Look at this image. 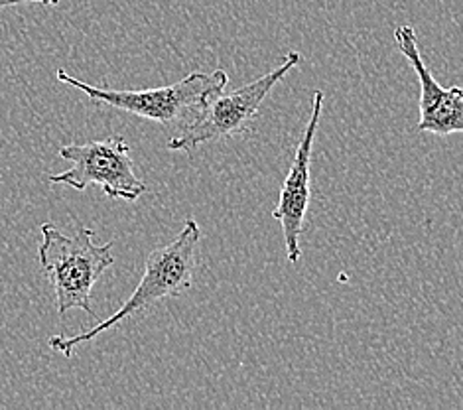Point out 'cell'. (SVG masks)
Masks as SVG:
<instances>
[{"label":"cell","mask_w":463,"mask_h":410,"mask_svg":"<svg viewBox=\"0 0 463 410\" xmlns=\"http://www.w3.org/2000/svg\"><path fill=\"white\" fill-rule=\"evenodd\" d=\"M20 5H43V6H58L60 0H0V8L20 6Z\"/></svg>","instance_id":"obj_8"},{"label":"cell","mask_w":463,"mask_h":410,"mask_svg":"<svg viewBox=\"0 0 463 410\" xmlns=\"http://www.w3.org/2000/svg\"><path fill=\"white\" fill-rule=\"evenodd\" d=\"M40 233L38 262L56 294L58 316L65 318L70 310H83L93 316V288L103 272L115 264V243L97 245L93 241L95 233L90 227H80L70 237L52 224H42Z\"/></svg>","instance_id":"obj_3"},{"label":"cell","mask_w":463,"mask_h":410,"mask_svg":"<svg viewBox=\"0 0 463 410\" xmlns=\"http://www.w3.org/2000/svg\"><path fill=\"white\" fill-rule=\"evenodd\" d=\"M394 42L404 58L411 62L412 70L420 81V120L418 130L430 135L449 137L463 132V87H448L436 81V77L426 65L420 48H418L416 30L408 24L394 28Z\"/></svg>","instance_id":"obj_7"},{"label":"cell","mask_w":463,"mask_h":410,"mask_svg":"<svg viewBox=\"0 0 463 410\" xmlns=\"http://www.w3.org/2000/svg\"><path fill=\"white\" fill-rule=\"evenodd\" d=\"M56 77L58 81L83 91L95 103L127 110L130 115L154 120L166 129L180 127L182 130L190 127L203 113V109L225 91L229 83L225 70H215L212 73L194 72L172 85L127 91L93 87L65 70H58Z\"/></svg>","instance_id":"obj_2"},{"label":"cell","mask_w":463,"mask_h":410,"mask_svg":"<svg viewBox=\"0 0 463 410\" xmlns=\"http://www.w3.org/2000/svg\"><path fill=\"white\" fill-rule=\"evenodd\" d=\"M202 241V227L195 219H187L182 231L172 243L164 247L154 249L145 262V272L135 292L128 300L120 306L117 312L97 326L81 331L73 338L52 336L48 346L61 353L65 358H71L73 351L83 343L101 336L103 331L113 329L120 321L132 316L145 314L150 308L156 306L164 298H178L187 292L194 284V272L197 264V247Z\"/></svg>","instance_id":"obj_1"},{"label":"cell","mask_w":463,"mask_h":410,"mask_svg":"<svg viewBox=\"0 0 463 410\" xmlns=\"http://www.w3.org/2000/svg\"><path fill=\"white\" fill-rule=\"evenodd\" d=\"M324 99V91H314L310 120H307V127L300 138V144H298V148L294 152L288 174H286L284 184L280 187L279 205L272 212V217L277 219L282 227L286 257H288L292 264H298L302 259L300 237L304 233L307 207H310L312 199V150L317 135L319 119H322Z\"/></svg>","instance_id":"obj_6"},{"label":"cell","mask_w":463,"mask_h":410,"mask_svg":"<svg viewBox=\"0 0 463 410\" xmlns=\"http://www.w3.org/2000/svg\"><path fill=\"white\" fill-rule=\"evenodd\" d=\"M63 160L71 162V168L52 174L50 184L70 186L77 192H85L90 186L103 187L111 199H137L148 190L142 182L130 158V147L123 137H109L85 144H65L58 150Z\"/></svg>","instance_id":"obj_5"},{"label":"cell","mask_w":463,"mask_h":410,"mask_svg":"<svg viewBox=\"0 0 463 410\" xmlns=\"http://www.w3.org/2000/svg\"><path fill=\"white\" fill-rule=\"evenodd\" d=\"M300 58L302 55L298 52H288L279 68L260 75L255 81L242 85L241 90L227 95H217L190 127L184 129L178 137H174L168 142V150L185 152L207 142L242 135L250 127L252 119L257 117L270 91L300 63Z\"/></svg>","instance_id":"obj_4"}]
</instances>
